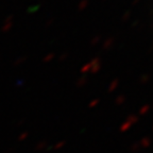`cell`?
Segmentation results:
<instances>
[{"instance_id":"4","label":"cell","mask_w":153,"mask_h":153,"mask_svg":"<svg viewBox=\"0 0 153 153\" xmlns=\"http://www.w3.org/2000/svg\"><path fill=\"white\" fill-rule=\"evenodd\" d=\"M119 85V80L118 79H114V80L112 81L111 84H110V86H108V91L112 93V91H114Z\"/></svg>"},{"instance_id":"15","label":"cell","mask_w":153,"mask_h":153,"mask_svg":"<svg viewBox=\"0 0 153 153\" xmlns=\"http://www.w3.org/2000/svg\"><path fill=\"white\" fill-rule=\"evenodd\" d=\"M91 70V64L88 63V64H85L82 68H81V72L82 73H86V72H88Z\"/></svg>"},{"instance_id":"14","label":"cell","mask_w":153,"mask_h":153,"mask_svg":"<svg viewBox=\"0 0 153 153\" xmlns=\"http://www.w3.org/2000/svg\"><path fill=\"white\" fill-rule=\"evenodd\" d=\"M100 41H101L100 35H97V36H95V37L91 41V46H96L98 43H100Z\"/></svg>"},{"instance_id":"25","label":"cell","mask_w":153,"mask_h":153,"mask_svg":"<svg viewBox=\"0 0 153 153\" xmlns=\"http://www.w3.org/2000/svg\"><path fill=\"white\" fill-rule=\"evenodd\" d=\"M139 2V0H134V1H133V5H135V4H137Z\"/></svg>"},{"instance_id":"20","label":"cell","mask_w":153,"mask_h":153,"mask_svg":"<svg viewBox=\"0 0 153 153\" xmlns=\"http://www.w3.org/2000/svg\"><path fill=\"white\" fill-rule=\"evenodd\" d=\"M66 145V141H60V143L56 144V146H54V149H61V148H63V147Z\"/></svg>"},{"instance_id":"21","label":"cell","mask_w":153,"mask_h":153,"mask_svg":"<svg viewBox=\"0 0 153 153\" xmlns=\"http://www.w3.org/2000/svg\"><path fill=\"white\" fill-rule=\"evenodd\" d=\"M139 148H140L139 143H134L132 145V147H131V150H132V151H138Z\"/></svg>"},{"instance_id":"2","label":"cell","mask_w":153,"mask_h":153,"mask_svg":"<svg viewBox=\"0 0 153 153\" xmlns=\"http://www.w3.org/2000/svg\"><path fill=\"white\" fill-rule=\"evenodd\" d=\"M150 144H151V139H150V137L149 136H145V137H143V138L140 139L139 145H140V147H143V148H148Z\"/></svg>"},{"instance_id":"24","label":"cell","mask_w":153,"mask_h":153,"mask_svg":"<svg viewBox=\"0 0 153 153\" xmlns=\"http://www.w3.org/2000/svg\"><path fill=\"white\" fill-rule=\"evenodd\" d=\"M53 24V19H52V18H50V19L48 20V22L46 24V26H47V27H49L50 24Z\"/></svg>"},{"instance_id":"8","label":"cell","mask_w":153,"mask_h":153,"mask_svg":"<svg viewBox=\"0 0 153 153\" xmlns=\"http://www.w3.org/2000/svg\"><path fill=\"white\" fill-rule=\"evenodd\" d=\"M87 5H88V0H81L78 4V9H79V11H83L86 9Z\"/></svg>"},{"instance_id":"17","label":"cell","mask_w":153,"mask_h":153,"mask_svg":"<svg viewBox=\"0 0 153 153\" xmlns=\"http://www.w3.org/2000/svg\"><path fill=\"white\" fill-rule=\"evenodd\" d=\"M46 145H47V143H46V141H41V143L37 144V146L35 147V149H36V150H42V149H44V148H45Z\"/></svg>"},{"instance_id":"5","label":"cell","mask_w":153,"mask_h":153,"mask_svg":"<svg viewBox=\"0 0 153 153\" xmlns=\"http://www.w3.org/2000/svg\"><path fill=\"white\" fill-rule=\"evenodd\" d=\"M127 122H129L130 125H135L136 122L138 121V117L136 116V115L134 114H131L128 116V118H127V120H125Z\"/></svg>"},{"instance_id":"19","label":"cell","mask_w":153,"mask_h":153,"mask_svg":"<svg viewBox=\"0 0 153 153\" xmlns=\"http://www.w3.org/2000/svg\"><path fill=\"white\" fill-rule=\"evenodd\" d=\"M99 99H95V100H93V101H91V103H89V105H88V106H89V108H95V106H97L98 105V103H99Z\"/></svg>"},{"instance_id":"23","label":"cell","mask_w":153,"mask_h":153,"mask_svg":"<svg viewBox=\"0 0 153 153\" xmlns=\"http://www.w3.org/2000/svg\"><path fill=\"white\" fill-rule=\"evenodd\" d=\"M130 15H131L130 11H127V12L125 13V15H123V18H122V20L125 21L127 19H129V18H130Z\"/></svg>"},{"instance_id":"1","label":"cell","mask_w":153,"mask_h":153,"mask_svg":"<svg viewBox=\"0 0 153 153\" xmlns=\"http://www.w3.org/2000/svg\"><path fill=\"white\" fill-rule=\"evenodd\" d=\"M89 64H91V70H89V71H91V73H97L100 71L101 61L99 58H95V59H93Z\"/></svg>"},{"instance_id":"7","label":"cell","mask_w":153,"mask_h":153,"mask_svg":"<svg viewBox=\"0 0 153 153\" xmlns=\"http://www.w3.org/2000/svg\"><path fill=\"white\" fill-rule=\"evenodd\" d=\"M87 83V78H86V76H82L79 79V80L76 81V86L78 87H82V86H84L85 84Z\"/></svg>"},{"instance_id":"22","label":"cell","mask_w":153,"mask_h":153,"mask_svg":"<svg viewBox=\"0 0 153 153\" xmlns=\"http://www.w3.org/2000/svg\"><path fill=\"white\" fill-rule=\"evenodd\" d=\"M67 58H68V53H67V52H64V53L62 54V56H61L59 58V60L61 61V62H63V61H65V60H66Z\"/></svg>"},{"instance_id":"13","label":"cell","mask_w":153,"mask_h":153,"mask_svg":"<svg viewBox=\"0 0 153 153\" xmlns=\"http://www.w3.org/2000/svg\"><path fill=\"white\" fill-rule=\"evenodd\" d=\"M26 60H27V56H21V58L17 59L14 62V66H18V65H20V64L24 63V62H26Z\"/></svg>"},{"instance_id":"9","label":"cell","mask_w":153,"mask_h":153,"mask_svg":"<svg viewBox=\"0 0 153 153\" xmlns=\"http://www.w3.org/2000/svg\"><path fill=\"white\" fill-rule=\"evenodd\" d=\"M12 26H13V24L12 22H4V24H3V27L1 28V31L3 32V33H7V32H9L12 29Z\"/></svg>"},{"instance_id":"16","label":"cell","mask_w":153,"mask_h":153,"mask_svg":"<svg viewBox=\"0 0 153 153\" xmlns=\"http://www.w3.org/2000/svg\"><path fill=\"white\" fill-rule=\"evenodd\" d=\"M148 81H149V76H148V74H144V76H141V78H140V83L143 84V85L148 83Z\"/></svg>"},{"instance_id":"26","label":"cell","mask_w":153,"mask_h":153,"mask_svg":"<svg viewBox=\"0 0 153 153\" xmlns=\"http://www.w3.org/2000/svg\"><path fill=\"white\" fill-rule=\"evenodd\" d=\"M136 24H138V21H135V22H133V27H135Z\"/></svg>"},{"instance_id":"3","label":"cell","mask_w":153,"mask_h":153,"mask_svg":"<svg viewBox=\"0 0 153 153\" xmlns=\"http://www.w3.org/2000/svg\"><path fill=\"white\" fill-rule=\"evenodd\" d=\"M113 44H114V38L110 37V38H108V39H105L104 43H103V45H102V47H103L104 50H108V49H111Z\"/></svg>"},{"instance_id":"10","label":"cell","mask_w":153,"mask_h":153,"mask_svg":"<svg viewBox=\"0 0 153 153\" xmlns=\"http://www.w3.org/2000/svg\"><path fill=\"white\" fill-rule=\"evenodd\" d=\"M132 127V125H130L129 122H127V121H125L121 125V127H120V132H127L128 130H130V128Z\"/></svg>"},{"instance_id":"12","label":"cell","mask_w":153,"mask_h":153,"mask_svg":"<svg viewBox=\"0 0 153 153\" xmlns=\"http://www.w3.org/2000/svg\"><path fill=\"white\" fill-rule=\"evenodd\" d=\"M53 59H54V54H53V53H48V54H47V56H46L45 58L43 59V62H44V63L51 62Z\"/></svg>"},{"instance_id":"6","label":"cell","mask_w":153,"mask_h":153,"mask_svg":"<svg viewBox=\"0 0 153 153\" xmlns=\"http://www.w3.org/2000/svg\"><path fill=\"white\" fill-rule=\"evenodd\" d=\"M125 96H123V95H119L118 97L116 98L115 99V104L116 105H121V104H123L125 102Z\"/></svg>"},{"instance_id":"11","label":"cell","mask_w":153,"mask_h":153,"mask_svg":"<svg viewBox=\"0 0 153 153\" xmlns=\"http://www.w3.org/2000/svg\"><path fill=\"white\" fill-rule=\"evenodd\" d=\"M149 111H150V105L145 104L140 108V110H139V115H146Z\"/></svg>"},{"instance_id":"18","label":"cell","mask_w":153,"mask_h":153,"mask_svg":"<svg viewBox=\"0 0 153 153\" xmlns=\"http://www.w3.org/2000/svg\"><path fill=\"white\" fill-rule=\"evenodd\" d=\"M28 137V133L27 132H24V133H21L20 135L18 136V141H24V139Z\"/></svg>"}]
</instances>
